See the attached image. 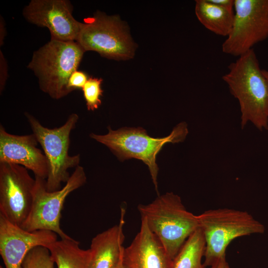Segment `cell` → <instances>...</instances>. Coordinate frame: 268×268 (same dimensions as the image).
<instances>
[{"label": "cell", "mask_w": 268, "mask_h": 268, "mask_svg": "<svg viewBox=\"0 0 268 268\" xmlns=\"http://www.w3.org/2000/svg\"><path fill=\"white\" fill-rule=\"evenodd\" d=\"M222 79L239 102L241 128L250 122L260 131L268 130V80L254 49L231 63Z\"/></svg>", "instance_id": "obj_1"}, {"label": "cell", "mask_w": 268, "mask_h": 268, "mask_svg": "<svg viewBox=\"0 0 268 268\" xmlns=\"http://www.w3.org/2000/svg\"><path fill=\"white\" fill-rule=\"evenodd\" d=\"M141 218L173 260L187 239L199 228L198 215L189 211L181 198L166 193L147 204H139Z\"/></svg>", "instance_id": "obj_2"}, {"label": "cell", "mask_w": 268, "mask_h": 268, "mask_svg": "<svg viewBox=\"0 0 268 268\" xmlns=\"http://www.w3.org/2000/svg\"><path fill=\"white\" fill-rule=\"evenodd\" d=\"M84 52L75 41L51 39L34 52L27 67L37 78L40 89L58 100L70 93L68 79L77 70Z\"/></svg>", "instance_id": "obj_3"}, {"label": "cell", "mask_w": 268, "mask_h": 268, "mask_svg": "<svg viewBox=\"0 0 268 268\" xmlns=\"http://www.w3.org/2000/svg\"><path fill=\"white\" fill-rule=\"evenodd\" d=\"M108 133L104 135L91 133L89 136L106 145L122 161L136 158L147 165L155 189L158 191V167L156 158L158 152L167 143L182 142L188 134L187 124L183 122L176 126L169 135L162 138H154L148 135L142 128H123L113 130L108 127Z\"/></svg>", "instance_id": "obj_4"}, {"label": "cell", "mask_w": 268, "mask_h": 268, "mask_svg": "<svg viewBox=\"0 0 268 268\" xmlns=\"http://www.w3.org/2000/svg\"><path fill=\"white\" fill-rule=\"evenodd\" d=\"M204 236V267H211L226 257V251L234 239L253 234H262L265 226L246 211L229 208L205 210L198 215Z\"/></svg>", "instance_id": "obj_5"}, {"label": "cell", "mask_w": 268, "mask_h": 268, "mask_svg": "<svg viewBox=\"0 0 268 268\" xmlns=\"http://www.w3.org/2000/svg\"><path fill=\"white\" fill-rule=\"evenodd\" d=\"M24 115L42 148L49 166L46 180L47 190L49 192L59 190L61 184L67 183L70 175L68 170L79 165L80 157L77 154H68L70 134L79 119L76 113L71 114L65 123L58 128L49 129L43 126L34 116L26 112Z\"/></svg>", "instance_id": "obj_6"}, {"label": "cell", "mask_w": 268, "mask_h": 268, "mask_svg": "<svg viewBox=\"0 0 268 268\" xmlns=\"http://www.w3.org/2000/svg\"><path fill=\"white\" fill-rule=\"evenodd\" d=\"M85 52L93 51L115 60L133 58L136 47L125 23L118 15L97 11L81 22L76 41Z\"/></svg>", "instance_id": "obj_7"}, {"label": "cell", "mask_w": 268, "mask_h": 268, "mask_svg": "<svg viewBox=\"0 0 268 268\" xmlns=\"http://www.w3.org/2000/svg\"><path fill=\"white\" fill-rule=\"evenodd\" d=\"M35 179L31 211L22 228L28 231H52L61 239L70 238L60 226L62 211L68 195L85 184L86 176L83 168L77 166L66 185L53 192L47 190L45 179L38 177H35Z\"/></svg>", "instance_id": "obj_8"}, {"label": "cell", "mask_w": 268, "mask_h": 268, "mask_svg": "<svg viewBox=\"0 0 268 268\" xmlns=\"http://www.w3.org/2000/svg\"><path fill=\"white\" fill-rule=\"evenodd\" d=\"M234 11L232 27L221 48L239 57L268 38V0H234Z\"/></svg>", "instance_id": "obj_9"}, {"label": "cell", "mask_w": 268, "mask_h": 268, "mask_svg": "<svg viewBox=\"0 0 268 268\" xmlns=\"http://www.w3.org/2000/svg\"><path fill=\"white\" fill-rule=\"evenodd\" d=\"M35 179L24 167L0 163V214L22 227L31 211Z\"/></svg>", "instance_id": "obj_10"}, {"label": "cell", "mask_w": 268, "mask_h": 268, "mask_svg": "<svg viewBox=\"0 0 268 268\" xmlns=\"http://www.w3.org/2000/svg\"><path fill=\"white\" fill-rule=\"evenodd\" d=\"M72 10L67 0H31L22 15L29 23L47 28L51 39L76 41L81 22L72 16Z\"/></svg>", "instance_id": "obj_11"}, {"label": "cell", "mask_w": 268, "mask_h": 268, "mask_svg": "<svg viewBox=\"0 0 268 268\" xmlns=\"http://www.w3.org/2000/svg\"><path fill=\"white\" fill-rule=\"evenodd\" d=\"M57 240V234L52 231H28L0 214V254L5 268H21L31 249L37 246L48 248Z\"/></svg>", "instance_id": "obj_12"}, {"label": "cell", "mask_w": 268, "mask_h": 268, "mask_svg": "<svg viewBox=\"0 0 268 268\" xmlns=\"http://www.w3.org/2000/svg\"><path fill=\"white\" fill-rule=\"evenodd\" d=\"M35 135H18L8 133L0 126V163L19 165L32 171L35 177L46 180L49 173L47 159L37 147Z\"/></svg>", "instance_id": "obj_13"}, {"label": "cell", "mask_w": 268, "mask_h": 268, "mask_svg": "<svg viewBox=\"0 0 268 268\" xmlns=\"http://www.w3.org/2000/svg\"><path fill=\"white\" fill-rule=\"evenodd\" d=\"M141 220L139 232L131 244L123 249L124 268H173V260L150 230L145 219Z\"/></svg>", "instance_id": "obj_14"}, {"label": "cell", "mask_w": 268, "mask_h": 268, "mask_svg": "<svg viewBox=\"0 0 268 268\" xmlns=\"http://www.w3.org/2000/svg\"><path fill=\"white\" fill-rule=\"evenodd\" d=\"M126 209L121 208L118 224L93 238L90 249L91 258L89 268H116L121 259L125 239L123 227Z\"/></svg>", "instance_id": "obj_15"}, {"label": "cell", "mask_w": 268, "mask_h": 268, "mask_svg": "<svg viewBox=\"0 0 268 268\" xmlns=\"http://www.w3.org/2000/svg\"><path fill=\"white\" fill-rule=\"evenodd\" d=\"M234 9L219 6L209 0H197L195 13L200 22L212 33L227 37L234 17Z\"/></svg>", "instance_id": "obj_16"}, {"label": "cell", "mask_w": 268, "mask_h": 268, "mask_svg": "<svg viewBox=\"0 0 268 268\" xmlns=\"http://www.w3.org/2000/svg\"><path fill=\"white\" fill-rule=\"evenodd\" d=\"M79 245L70 238L57 240L48 248L58 268H89L91 250L82 249Z\"/></svg>", "instance_id": "obj_17"}, {"label": "cell", "mask_w": 268, "mask_h": 268, "mask_svg": "<svg viewBox=\"0 0 268 268\" xmlns=\"http://www.w3.org/2000/svg\"><path fill=\"white\" fill-rule=\"evenodd\" d=\"M205 247L204 236L199 228L187 239L173 260V268H205L201 262Z\"/></svg>", "instance_id": "obj_18"}, {"label": "cell", "mask_w": 268, "mask_h": 268, "mask_svg": "<svg viewBox=\"0 0 268 268\" xmlns=\"http://www.w3.org/2000/svg\"><path fill=\"white\" fill-rule=\"evenodd\" d=\"M55 264L49 250L45 247L37 246L26 255L21 268H54Z\"/></svg>", "instance_id": "obj_19"}, {"label": "cell", "mask_w": 268, "mask_h": 268, "mask_svg": "<svg viewBox=\"0 0 268 268\" xmlns=\"http://www.w3.org/2000/svg\"><path fill=\"white\" fill-rule=\"evenodd\" d=\"M101 78L89 77L82 88L83 96L88 111H94L101 105V97L103 95Z\"/></svg>", "instance_id": "obj_20"}, {"label": "cell", "mask_w": 268, "mask_h": 268, "mask_svg": "<svg viewBox=\"0 0 268 268\" xmlns=\"http://www.w3.org/2000/svg\"><path fill=\"white\" fill-rule=\"evenodd\" d=\"M87 74L78 70L73 71L69 76L67 82V89L69 93L77 89H82L87 81Z\"/></svg>", "instance_id": "obj_21"}, {"label": "cell", "mask_w": 268, "mask_h": 268, "mask_svg": "<svg viewBox=\"0 0 268 268\" xmlns=\"http://www.w3.org/2000/svg\"><path fill=\"white\" fill-rule=\"evenodd\" d=\"M7 64L1 51L0 50V92L4 90L7 78Z\"/></svg>", "instance_id": "obj_22"}, {"label": "cell", "mask_w": 268, "mask_h": 268, "mask_svg": "<svg viewBox=\"0 0 268 268\" xmlns=\"http://www.w3.org/2000/svg\"><path fill=\"white\" fill-rule=\"evenodd\" d=\"M209 1L220 6L234 9V0H209Z\"/></svg>", "instance_id": "obj_23"}, {"label": "cell", "mask_w": 268, "mask_h": 268, "mask_svg": "<svg viewBox=\"0 0 268 268\" xmlns=\"http://www.w3.org/2000/svg\"><path fill=\"white\" fill-rule=\"evenodd\" d=\"M6 35V30L4 20L1 15L0 18V46H2L4 39Z\"/></svg>", "instance_id": "obj_24"}, {"label": "cell", "mask_w": 268, "mask_h": 268, "mask_svg": "<svg viewBox=\"0 0 268 268\" xmlns=\"http://www.w3.org/2000/svg\"><path fill=\"white\" fill-rule=\"evenodd\" d=\"M210 268H230L227 263L226 257H224L214 265L210 267Z\"/></svg>", "instance_id": "obj_25"}, {"label": "cell", "mask_w": 268, "mask_h": 268, "mask_svg": "<svg viewBox=\"0 0 268 268\" xmlns=\"http://www.w3.org/2000/svg\"><path fill=\"white\" fill-rule=\"evenodd\" d=\"M116 268H124L122 263V254L120 262Z\"/></svg>", "instance_id": "obj_26"}, {"label": "cell", "mask_w": 268, "mask_h": 268, "mask_svg": "<svg viewBox=\"0 0 268 268\" xmlns=\"http://www.w3.org/2000/svg\"><path fill=\"white\" fill-rule=\"evenodd\" d=\"M262 71L264 75L268 80V71L266 69H262Z\"/></svg>", "instance_id": "obj_27"}, {"label": "cell", "mask_w": 268, "mask_h": 268, "mask_svg": "<svg viewBox=\"0 0 268 268\" xmlns=\"http://www.w3.org/2000/svg\"></svg>", "instance_id": "obj_28"}]
</instances>
